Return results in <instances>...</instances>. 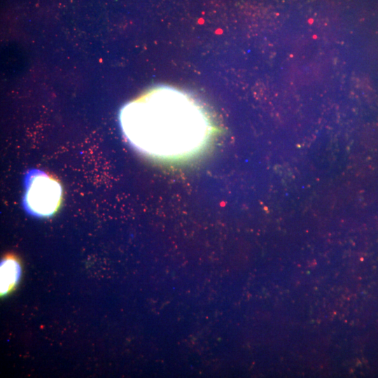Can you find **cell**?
I'll return each mask as SVG.
<instances>
[{"label":"cell","mask_w":378,"mask_h":378,"mask_svg":"<svg viewBox=\"0 0 378 378\" xmlns=\"http://www.w3.org/2000/svg\"><path fill=\"white\" fill-rule=\"evenodd\" d=\"M123 135L139 152L160 160H181L199 154L216 128L209 112L191 94L159 85L120 109Z\"/></svg>","instance_id":"cell-1"},{"label":"cell","mask_w":378,"mask_h":378,"mask_svg":"<svg viewBox=\"0 0 378 378\" xmlns=\"http://www.w3.org/2000/svg\"><path fill=\"white\" fill-rule=\"evenodd\" d=\"M62 192L57 180L43 172H35L29 178L24 197L25 207L36 216H50L59 207Z\"/></svg>","instance_id":"cell-2"},{"label":"cell","mask_w":378,"mask_h":378,"mask_svg":"<svg viewBox=\"0 0 378 378\" xmlns=\"http://www.w3.org/2000/svg\"><path fill=\"white\" fill-rule=\"evenodd\" d=\"M21 274L19 262L13 257L5 258L1 264V293L10 291L18 282Z\"/></svg>","instance_id":"cell-3"}]
</instances>
